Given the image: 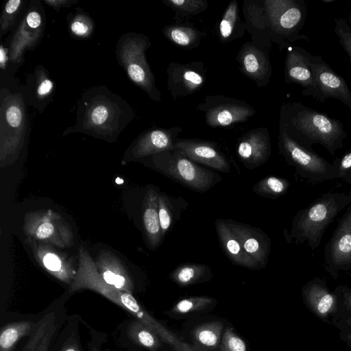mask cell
I'll use <instances>...</instances> for the list:
<instances>
[{"instance_id": "31", "label": "cell", "mask_w": 351, "mask_h": 351, "mask_svg": "<svg viewBox=\"0 0 351 351\" xmlns=\"http://www.w3.org/2000/svg\"><path fill=\"white\" fill-rule=\"evenodd\" d=\"M163 1L176 12V17L196 16L208 8V3L205 0H164Z\"/></svg>"}, {"instance_id": "34", "label": "cell", "mask_w": 351, "mask_h": 351, "mask_svg": "<svg viewBox=\"0 0 351 351\" xmlns=\"http://www.w3.org/2000/svg\"><path fill=\"white\" fill-rule=\"evenodd\" d=\"M334 32L338 38V41L347 54L351 64V28L344 18L335 19Z\"/></svg>"}, {"instance_id": "35", "label": "cell", "mask_w": 351, "mask_h": 351, "mask_svg": "<svg viewBox=\"0 0 351 351\" xmlns=\"http://www.w3.org/2000/svg\"><path fill=\"white\" fill-rule=\"evenodd\" d=\"M221 351H247L244 341L239 337L231 328H227L223 335Z\"/></svg>"}, {"instance_id": "17", "label": "cell", "mask_w": 351, "mask_h": 351, "mask_svg": "<svg viewBox=\"0 0 351 351\" xmlns=\"http://www.w3.org/2000/svg\"><path fill=\"white\" fill-rule=\"evenodd\" d=\"M309 52L300 47L289 48L285 60V80L287 84H295L303 89L311 88L314 84Z\"/></svg>"}, {"instance_id": "44", "label": "cell", "mask_w": 351, "mask_h": 351, "mask_svg": "<svg viewBox=\"0 0 351 351\" xmlns=\"http://www.w3.org/2000/svg\"><path fill=\"white\" fill-rule=\"evenodd\" d=\"M180 351H196V350H195L193 348L189 346L188 344L182 342Z\"/></svg>"}, {"instance_id": "4", "label": "cell", "mask_w": 351, "mask_h": 351, "mask_svg": "<svg viewBox=\"0 0 351 351\" xmlns=\"http://www.w3.org/2000/svg\"><path fill=\"white\" fill-rule=\"evenodd\" d=\"M151 156L157 171L194 191L206 192L221 180L219 174L198 165L179 149Z\"/></svg>"}, {"instance_id": "46", "label": "cell", "mask_w": 351, "mask_h": 351, "mask_svg": "<svg viewBox=\"0 0 351 351\" xmlns=\"http://www.w3.org/2000/svg\"><path fill=\"white\" fill-rule=\"evenodd\" d=\"M347 21L351 28V10L350 11V12L348 14Z\"/></svg>"}, {"instance_id": "20", "label": "cell", "mask_w": 351, "mask_h": 351, "mask_svg": "<svg viewBox=\"0 0 351 351\" xmlns=\"http://www.w3.org/2000/svg\"><path fill=\"white\" fill-rule=\"evenodd\" d=\"M215 229L220 244L232 263L248 269H257L261 267L245 252L226 220L217 219Z\"/></svg>"}, {"instance_id": "26", "label": "cell", "mask_w": 351, "mask_h": 351, "mask_svg": "<svg viewBox=\"0 0 351 351\" xmlns=\"http://www.w3.org/2000/svg\"><path fill=\"white\" fill-rule=\"evenodd\" d=\"M223 326L220 322L206 323L196 327L193 332V336L199 345L213 349L219 343Z\"/></svg>"}, {"instance_id": "37", "label": "cell", "mask_w": 351, "mask_h": 351, "mask_svg": "<svg viewBox=\"0 0 351 351\" xmlns=\"http://www.w3.org/2000/svg\"><path fill=\"white\" fill-rule=\"evenodd\" d=\"M337 179H342L351 173V149L332 163Z\"/></svg>"}, {"instance_id": "9", "label": "cell", "mask_w": 351, "mask_h": 351, "mask_svg": "<svg viewBox=\"0 0 351 351\" xmlns=\"http://www.w3.org/2000/svg\"><path fill=\"white\" fill-rule=\"evenodd\" d=\"M198 109L204 112L206 122L212 128L243 122L256 113L245 102L220 95L207 97Z\"/></svg>"}, {"instance_id": "47", "label": "cell", "mask_w": 351, "mask_h": 351, "mask_svg": "<svg viewBox=\"0 0 351 351\" xmlns=\"http://www.w3.org/2000/svg\"><path fill=\"white\" fill-rule=\"evenodd\" d=\"M64 351H77V350L75 348L69 347L65 349Z\"/></svg>"}, {"instance_id": "7", "label": "cell", "mask_w": 351, "mask_h": 351, "mask_svg": "<svg viewBox=\"0 0 351 351\" xmlns=\"http://www.w3.org/2000/svg\"><path fill=\"white\" fill-rule=\"evenodd\" d=\"M311 66L313 73V86L303 89V96H311L321 103L332 98L345 104L351 112V91L345 80L337 74L317 55L309 53Z\"/></svg>"}, {"instance_id": "49", "label": "cell", "mask_w": 351, "mask_h": 351, "mask_svg": "<svg viewBox=\"0 0 351 351\" xmlns=\"http://www.w3.org/2000/svg\"><path fill=\"white\" fill-rule=\"evenodd\" d=\"M348 339L349 340L350 342H351V334H350L348 336Z\"/></svg>"}, {"instance_id": "36", "label": "cell", "mask_w": 351, "mask_h": 351, "mask_svg": "<svg viewBox=\"0 0 351 351\" xmlns=\"http://www.w3.org/2000/svg\"><path fill=\"white\" fill-rule=\"evenodd\" d=\"M21 1L20 0H10L6 3L1 19L2 32L7 31L12 25L21 7Z\"/></svg>"}, {"instance_id": "8", "label": "cell", "mask_w": 351, "mask_h": 351, "mask_svg": "<svg viewBox=\"0 0 351 351\" xmlns=\"http://www.w3.org/2000/svg\"><path fill=\"white\" fill-rule=\"evenodd\" d=\"M323 264L335 277L351 272V202L325 246Z\"/></svg>"}, {"instance_id": "25", "label": "cell", "mask_w": 351, "mask_h": 351, "mask_svg": "<svg viewBox=\"0 0 351 351\" xmlns=\"http://www.w3.org/2000/svg\"><path fill=\"white\" fill-rule=\"evenodd\" d=\"M164 35L172 43L185 49L196 47L200 42V32L190 26L168 25L163 29Z\"/></svg>"}, {"instance_id": "15", "label": "cell", "mask_w": 351, "mask_h": 351, "mask_svg": "<svg viewBox=\"0 0 351 351\" xmlns=\"http://www.w3.org/2000/svg\"><path fill=\"white\" fill-rule=\"evenodd\" d=\"M197 67L194 63H170L167 71V86L174 99L194 93L202 87L205 77Z\"/></svg>"}, {"instance_id": "3", "label": "cell", "mask_w": 351, "mask_h": 351, "mask_svg": "<svg viewBox=\"0 0 351 351\" xmlns=\"http://www.w3.org/2000/svg\"><path fill=\"white\" fill-rule=\"evenodd\" d=\"M261 10L263 27L281 49L298 40H309L307 36L300 34L308 14L305 1L266 0Z\"/></svg>"}, {"instance_id": "22", "label": "cell", "mask_w": 351, "mask_h": 351, "mask_svg": "<svg viewBox=\"0 0 351 351\" xmlns=\"http://www.w3.org/2000/svg\"><path fill=\"white\" fill-rule=\"evenodd\" d=\"M158 193L154 189H149L143 202V223L149 245L157 248L163 237L158 215Z\"/></svg>"}, {"instance_id": "42", "label": "cell", "mask_w": 351, "mask_h": 351, "mask_svg": "<svg viewBox=\"0 0 351 351\" xmlns=\"http://www.w3.org/2000/svg\"><path fill=\"white\" fill-rule=\"evenodd\" d=\"M8 50L2 45L0 47V66L2 69H4L8 62Z\"/></svg>"}, {"instance_id": "18", "label": "cell", "mask_w": 351, "mask_h": 351, "mask_svg": "<svg viewBox=\"0 0 351 351\" xmlns=\"http://www.w3.org/2000/svg\"><path fill=\"white\" fill-rule=\"evenodd\" d=\"M181 130V128L176 127L155 129L145 132L134 145L133 156L143 158L173 149L176 137Z\"/></svg>"}, {"instance_id": "10", "label": "cell", "mask_w": 351, "mask_h": 351, "mask_svg": "<svg viewBox=\"0 0 351 351\" xmlns=\"http://www.w3.org/2000/svg\"><path fill=\"white\" fill-rule=\"evenodd\" d=\"M148 44L143 38L130 40L129 44L123 47L122 58L131 80L143 88L153 99L160 101V94L156 88L154 75L145 57Z\"/></svg>"}, {"instance_id": "12", "label": "cell", "mask_w": 351, "mask_h": 351, "mask_svg": "<svg viewBox=\"0 0 351 351\" xmlns=\"http://www.w3.org/2000/svg\"><path fill=\"white\" fill-rule=\"evenodd\" d=\"M226 221L245 252L261 267L266 266L271 250L268 236L251 226L230 219Z\"/></svg>"}, {"instance_id": "48", "label": "cell", "mask_w": 351, "mask_h": 351, "mask_svg": "<svg viewBox=\"0 0 351 351\" xmlns=\"http://www.w3.org/2000/svg\"><path fill=\"white\" fill-rule=\"evenodd\" d=\"M324 3H330L333 2L335 0H322Z\"/></svg>"}, {"instance_id": "40", "label": "cell", "mask_w": 351, "mask_h": 351, "mask_svg": "<svg viewBox=\"0 0 351 351\" xmlns=\"http://www.w3.org/2000/svg\"><path fill=\"white\" fill-rule=\"evenodd\" d=\"M91 27L87 23L86 19L78 17L71 24V30L76 36L84 37L90 33Z\"/></svg>"}, {"instance_id": "28", "label": "cell", "mask_w": 351, "mask_h": 351, "mask_svg": "<svg viewBox=\"0 0 351 351\" xmlns=\"http://www.w3.org/2000/svg\"><path fill=\"white\" fill-rule=\"evenodd\" d=\"M129 334L136 343L151 351H156L160 346L159 337L139 320L132 323Z\"/></svg>"}, {"instance_id": "19", "label": "cell", "mask_w": 351, "mask_h": 351, "mask_svg": "<svg viewBox=\"0 0 351 351\" xmlns=\"http://www.w3.org/2000/svg\"><path fill=\"white\" fill-rule=\"evenodd\" d=\"M97 270L108 285L132 293L133 283L121 261L112 252H102L95 263Z\"/></svg>"}, {"instance_id": "41", "label": "cell", "mask_w": 351, "mask_h": 351, "mask_svg": "<svg viewBox=\"0 0 351 351\" xmlns=\"http://www.w3.org/2000/svg\"><path fill=\"white\" fill-rule=\"evenodd\" d=\"M53 84L52 81L45 78L40 81L37 87V94L40 97H45L49 95L53 90Z\"/></svg>"}, {"instance_id": "32", "label": "cell", "mask_w": 351, "mask_h": 351, "mask_svg": "<svg viewBox=\"0 0 351 351\" xmlns=\"http://www.w3.org/2000/svg\"><path fill=\"white\" fill-rule=\"evenodd\" d=\"M213 300L206 296L191 297L179 301L172 308L176 314H186L206 308Z\"/></svg>"}, {"instance_id": "24", "label": "cell", "mask_w": 351, "mask_h": 351, "mask_svg": "<svg viewBox=\"0 0 351 351\" xmlns=\"http://www.w3.org/2000/svg\"><path fill=\"white\" fill-rule=\"evenodd\" d=\"M210 273L203 264L184 263L178 265L170 274V278L180 286L186 287L199 282Z\"/></svg>"}, {"instance_id": "27", "label": "cell", "mask_w": 351, "mask_h": 351, "mask_svg": "<svg viewBox=\"0 0 351 351\" xmlns=\"http://www.w3.org/2000/svg\"><path fill=\"white\" fill-rule=\"evenodd\" d=\"M289 186L290 182L287 179L270 176L257 182L252 191L259 195L275 199L285 195Z\"/></svg>"}, {"instance_id": "5", "label": "cell", "mask_w": 351, "mask_h": 351, "mask_svg": "<svg viewBox=\"0 0 351 351\" xmlns=\"http://www.w3.org/2000/svg\"><path fill=\"white\" fill-rule=\"evenodd\" d=\"M278 147L280 154L298 175L306 182L317 184L337 179L332 164L293 140L280 128Z\"/></svg>"}, {"instance_id": "16", "label": "cell", "mask_w": 351, "mask_h": 351, "mask_svg": "<svg viewBox=\"0 0 351 351\" xmlns=\"http://www.w3.org/2000/svg\"><path fill=\"white\" fill-rule=\"evenodd\" d=\"M241 71L254 80L257 86H266L271 75V65L268 55L254 43H246L237 56Z\"/></svg>"}, {"instance_id": "50", "label": "cell", "mask_w": 351, "mask_h": 351, "mask_svg": "<svg viewBox=\"0 0 351 351\" xmlns=\"http://www.w3.org/2000/svg\"><path fill=\"white\" fill-rule=\"evenodd\" d=\"M347 323H348L350 326H351V319H350L347 320Z\"/></svg>"}, {"instance_id": "33", "label": "cell", "mask_w": 351, "mask_h": 351, "mask_svg": "<svg viewBox=\"0 0 351 351\" xmlns=\"http://www.w3.org/2000/svg\"><path fill=\"white\" fill-rule=\"evenodd\" d=\"M158 215L160 228L164 236L173 225V210L168 196L164 193H158Z\"/></svg>"}, {"instance_id": "38", "label": "cell", "mask_w": 351, "mask_h": 351, "mask_svg": "<svg viewBox=\"0 0 351 351\" xmlns=\"http://www.w3.org/2000/svg\"><path fill=\"white\" fill-rule=\"evenodd\" d=\"M23 112L21 107L17 104H10L5 110V119L7 123L13 128L21 125Z\"/></svg>"}, {"instance_id": "1", "label": "cell", "mask_w": 351, "mask_h": 351, "mask_svg": "<svg viewBox=\"0 0 351 351\" xmlns=\"http://www.w3.org/2000/svg\"><path fill=\"white\" fill-rule=\"evenodd\" d=\"M280 128L302 146L312 149L313 145L319 144L332 156L343 147L347 137L343 124L339 120L300 102L285 103L282 106Z\"/></svg>"}, {"instance_id": "45", "label": "cell", "mask_w": 351, "mask_h": 351, "mask_svg": "<svg viewBox=\"0 0 351 351\" xmlns=\"http://www.w3.org/2000/svg\"><path fill=\"white\" fill-rule=\"evenodd\" d=\"M343 180H345L346 182H347L348 183H349V184L351 185V173H349L348 175H347V176L343 178ZM348 195H349L350 196V197H351V189L350 190Z\"/></svg>"}, {"instance_id": "39", "label": "cell", "mask_w": 351, "mask_h": 351, "mask_svg": "<svg viewBox=\"0 0 351 351\" xmlns=\"http://www.w3.org/2000/svg\"><path fill=\"white\" fill-rule=\"evenodd\" d=\"M110 118V112L104 105L97 106L91 112L90 121L95 126H101Z\"/></svg>"}, {"instance_id": "11", "label": "cell", "mask_w": 351, "mask_h": 351, "mask_svg": "<svg viewBox=\"0 0 351 351\" xmlns=\"http://www.w3.org/2000/svg\"><path fill=\"white\" fill-rule=\"evenodd\" d=\"M271 153L270 136L267 128L252 130L240 139L237 154L243 165L250 169L265 162Z\"/></svg>"}, {"instance_id": "30", "label": "cell", "mask_w": 351, "mask_h": 351, "mask_svg": "<svg viewBox=\"0 0 351 351\" xmlns=\"http://www.w3.org/2000/svg\"><path fill=\"white\" fill-rule=\"evenodd\" d=\"M240 21L238 3L236 0L230 2L219 23V31L220 38L223 40L233 38L232 35L239 27Z\"/></svg>"}, {"instance_id": "6", "label": "cell", "mask_w": 351, "mask_h": 351, "mask_svg": "<svg viewBox=\"0 0 351 351\" xmlns=\"http://www.w3.org/2000/svg\"><path fill=\"white\" fill-rule=\"evenodd\" d=\"M23 230L28 239L46 244L66 247L73 243L69 226L61 216L50 210L26 215Z\"/></svg>"}, {"instance_id": "43", "label": "cell", "mask_w": 351, "mask_h": 351, "mask_svg": "<svg viewBox=\"0 0 351 351\" xmlns=\"http://www.w3.org/2000/svg\"><path fill=\"white\" fill-rule=\"evenodd\" d=\"M344 293L346 303L351 307V289H345Z\"/></svg>"}, {"instance_id": "23", "label": "cell", "mask_w": 351, "mask_h": 351, "mask_svg": "<svg viewBox=\"0 0 351 351\" xmlns=\"http://www.w3.org/2000/svg\"><path fill=\"white\" fill-rule=\"evenodd\" d=\"M304 293L308 303L318 315L325 316L333 310L335 298L319 278L306 284Z\"/></svg>"}, {"instance_id": "29", "label": "cell", "mask_w": 351, "mask_h": 351, "mask_svg": "<svg viewBox=\"0 0 351 351\" xmlns=\"http://www.w3.org/2000/svg\"><path fill=\"white\" fill-rule=\"evenodd\" d=\"M31 324L21 322L12 324L1 330L0 335V351H10L15 343L30 330Z\"/></svg>"}, {"instance_id": "2", "label": "cell", "mask_w": 351, "mask_h": 351, "mask_svg": "<svg viewBox=\"0 0 351 351\" xmlns=\"http://www.w3.org/2000/svg\"><path fill=\"white\" fill-rule=\"evenodd\" d=\"M350 202V196L343 192L322 195L293 217L291 239L296 244L306 242L311 250H315L319 246L328 226Z\"/></svg>"}, {"instance_id": "14", "label": "cell", "mask_w": 351, "mask_h": 351, "mask_svg": "<svg viewBox=\"0 0 351 351\" xmlns=\"http://www.w3.org/2000/svg\"><path fill=\"white\" fill-rule=\"evenodd\" d=\"M27 241L35 258L47 272L64 283L71 285L73 282L76 271L71 261L67 260L64 255L49 244L38 243L28 238Z\"/></svg>"}, {"instance_id": "21", "label": "cell", "mask_w": 351, "mask_h": 351, "mask_svg": "<svg viewBox=\"0 0 351 351\" xmlns=\"http://www.w3.org/2000/svg\"><path fill=\"white\" fill-rule=\"evenodd\" d=\"M42 25L40 14L36 11L28 12L12 41L10 58L17 62L22 57L26 48L31 47L38 40Z\"/></svg>"}, {"instance_id": "13", "label": "cell", "mask_w": 351, "mask_h": 351, "mask_svg": "<svg viewBox=\"0 0 351 351\" xmlns=\"http://www.w3.org/2000/svg\"><path fill=\"white\" fill-rule=\"evenodd\" d=\"M174 148L181 150L195 162L203 164L223 173H229L230 171L228 160L211 142L192 139H176L174 143Z\"/></svg>"}]
</instances>
